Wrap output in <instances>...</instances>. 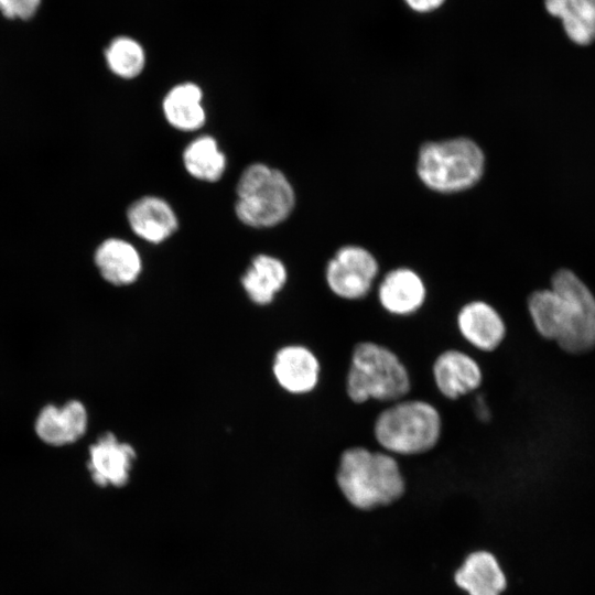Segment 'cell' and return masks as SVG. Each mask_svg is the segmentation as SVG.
Instances as JSON below:
<instances>
[{
  "label": "cell",
  "mask_w": 595,
  "mask_h": 595,
  "mask_svg": "<svg viewBox=\"0 0 595 595\" xmlns=\"http://www.w3.org/2000/svg\"><path fill=\"white\" fill-rule=\"evenodd\" d=\"M127 219L132 231L151 244L163 242L178 227L177 216L171 205L153 195L134 201L128 208Z\"/></svg>",
  "instance_id": "cell-14"
},
{
  "label": "cell",
  "mask_w": 595,
  "mask_h": 595,
  "mask_svg": "<svg viewBox=\"0 0 595 595\" xmlns=\"http://www.w3.org/2000/svg\"><path fill=\"white\" fill-rule=\"evenodd\" d=\"M411 389L410 370L397 351L370 339L353 346L345 376V393L350 402L388 404L408 397Z\"/></svg>",
  "instance_id": "cell-3"
},
{
  "label": "cell",
  "mask_w": 595,
  "mask_h": 595,
  "mask_svg": "<svg viewBox=\"0 0 595 595\" xmlns=\"http://www.w3.org/2000/svg\"><path fill=\"white\" fill-rule=\"evenodd\" d=\"M335 478L345 499L361 510L390 505L405 491L398 458L365 445H351L342 451Z\"/></svg>",
  "instance_id": "cell-2"
},
{
  "label": "cell",
  "mask_w": 595,
  "mask_h": 595,
  "mask_svg": "<svg viewBox=\"0 0 595 595\" xmlns=\"http://www.w3.org/2000/svg\"><path fill=\"white\" fill-rule=\"evenodd\" d=\"M104 56L111 73L123 79L139 76L145 65L142 45L127 35L113 37L104 50Z\"/></svg>",
  "instance_id": "cell-21"
},
{
  "label": "cell",
  "mask_w": 595,
  "mask_h": 595,
  "mask_svg": "<svg viewBox=\"0 0 595 595\" xmlns=\"http://www.w3.org/2000/svg\"><path fill=\"white\" fill-rule=\"evenodd\" d=\"M136 457L132 445L105 432L88 448L87 468L96 485L122 487L130 478Z\"/></svg>",
  "instance_id": "cell-10"
},
{
  "label": "cell",
  "mask_w": 595,
  "mask_h": 595,
  "mask_svg": "<svg viewBox=\"0 0 595 595\" xmlns=\"http://www.w3.org/2000/svg\"><path fill=\"white\" fill-rule=\"evenodd\" d=\"M272 370L283 390L292 394H306L318 386L322 367L311 348L291 344L277 351Z\"/></svg>",
  "instance_id": "cell-12"
},
{
  "label": "cell",
  "mask_w": 595,
  "mask_h": 595,
  "mask_svg": "<svg viewBox=\"0 0 595 595\" xmlns=\"http://www.w3.org/2000/svg\"><path fill=\"white\" fill-rule=\"evenodd\" d=\"M236 194L237 218L253 228L281 224L295 205V193L288 177L264 163H252L242 171Z\"/></svg>",
  "instance_id": "cell-5"
},
{
  "label": "cell",
  "mask_w": 595,
  "mask_h": 595,
  "mask_svg": "<svg viewBox=\"0 0 595 595\" xmlns=\"http://www.w3.org/2000/svg\"><path fill=\"white\" fill-rule=\"evenodd\" d=\"M166 121L181 131H195L206 121L203 91L194 83H181L172 87L162 101Z\"/></svg>",
  "instance_id": "cell-18"
},
{
  "label": "cell",
  "mask_w": 595,
  "mask_h": 595,
  "mask_svg": "<svg viewBox=\"0 0 595 595\" xmlns=\"http://www.w3.org/2000/svg\"><path fill=\"white\" fill-rule=\"evenodd\" d=\"M545 8L562 20L567 36L576 44L595 40V0H545Z\"/></svg>",
  "instance_id": "cell-19"
},
{
  "label": "cell",
  "mask_w": 595,
  "mask_h": 595,
  "mask_svg": "<svg viewBox=\"0 0 595 595\" xmlns=\"http://www.w3.org/2000/svg\"><path fill=\"white\" fill-rule=\"evenodd\" d=\"M485 156L468 138L431 141L419 151L416 173L432 191L451 194L473 187L482 177Z\"/></svg>",
  "instance_id": "cell-6"
},
{
  "label": "cell",
  "mask_w": 595,
  "mask_h": 595,
  "mask_svg": "<svg viewBox=\"0 0 595 595\" xmlns=\"http://www.w3.org/2000/svg\"><path fill=\"white\" fill-rule=\"evenodd\" d=\"M94 260L102 279L116 286L132 284L142 271L139 251L129 241L119 238L102 241L96 249Z\"/></svg>",
  "instance_id": "cell-15"
},
{
  "label": "cell",
  "mask_w": 595,
  "mask_h": 595,
  "mask_svg": "<svg viewBox=\"0 0 595 595\" xmlns=\"http://www.w3.org/2000/svg\"><path fill=\"white\" fill-rule=\"evenodd\" d=\"M183 164L194 178L216 182L226 170V156L212 136H199L185 148Z\"/></svg>",
  "instance_id": "cell-20"
},
{
  "label": "cell",
  "mask_w": 595,
  "mask_h": 595,
  "mask_svg": "<svg viewBox=\"0 0 595 595\" xmlns=\"http://www.w3.org/2000/svg\"><path fill=\"white\" fill-rule=\"evenodd\" d=\"M43 0H0V15L8 21L28 22L34 19Z\"/></svg>",
  "instance_id": "cell-22"
},
{
  "label": "cell",
  "mask_w": 595,
  "mask_h": 595,
  "mask_svg": "<svg viewBox=\"0 0 595 595\" xmlns=\"http://www.w3.org/2000/svg\"><path fill=\"white\" fill-rule=\"evenodd\" d=\"M527 310L536 332L563 351L581 355L595 348V296L573 271L558 270L550 289L530 293Z\"/></svg>",
  "instance_id": "cell-1"
},
{
  "label": "cell",
  "mask_w": 595,
  "mask_h": 595,
  "mask_svg": "<svg viewBox=\"0 0 595 595\" xmlns=\"http://www.w3.org/2000/svg\"><path fill=\"white\" fill-rule=\"evenodd\" d=\"M475 416L482 423H487L491 419V411L483 396H477L473 405Z\"/></svg>",
  "instance_id": "cell-24"
},
{
  "label": "cell",
  "mask_w": 595,
  "mask_h": 595,
  "mask_svg": "<svg viewBox=\"0 0 595 595\" xmlns=\"http://www.w3.org/2000/svg\"><path fill=\"white\" fill-rule=\"evenodd\" d=\"M443 429V416L433 402L405 397L378 412L371 432L380 450L398 457L432 452L442 439Z\"/></svg>",
  "instance_id": "cell-4"
},
{
  "label": "cell",
  "mask_w": 595,
  "mask_h": 595,
  "mask_svg": "<svg viewBox=\"0 0 595 595\" xmlns=\"http://www.w3.org/2000/svg\"><path fill=\"white\" fill-rule=\"evenodd\" d=\"M288 271L284 263L270 255H257L240 282L249 300L258 305L270 304L284 288Z\"/></svg>",
  "instance_id": "cell-16"
},
{
  "label": "cell",
  "mask_w": 595,
  "mask_h": 595,
  "mask_svg": "<svg viewBox=\"0 0 595 595\" xmlns=\"http://www.w3.org/2000/svg\"><path fill=\"white\" fill-rule=\"evenodd\" d=\"M454 578L468 595H501L507 586L498 561L486 551L469 554Z\"/></svg>",
  "instance_id": "cell-17"
},
{
  "label": "cell",
  "mask_w": 595,
  "mask_h": 595,
  "mask_svg": "<svg viewBox=\"0 0 595 595\" xmlns=\"http://www.w3.org/2000/svg\"><path fill=\"white\" fill-rule=\"evenodd\" d=\"M456 329L473 349L490 354L505 342L508 327L498 309L486 300L465 302L455 315Z\"/></svg>",
  "instance_id": "cell-9"
},
{
  "label": "cell",
  "mask_w": 595,
  "mask_h": 595,
  "mask_svg": "<svg viewBox=\"0 0 595 595\" xmlns=\"http://www.w3.org/2000/svg\"><path fill=\"white\" fill-rule=\"evenodd\" d=\"M431 376L436 391L448 401L478 392L485 379L480 363L456 347L445 348L434 357Z\"/></svg>",
  "instance_id": "cell-8"
},
{
  "label": "cell",
  "mask_w": 595,
  "mask_h": 595,
  "mask_svg": "<svg viewBox=\"0 0 595 595\" xmlns=\"http://www.w3.org/2000/svg\"><path fill=\"white\" fill-rule=\"evenodd\" d=\"M409 9L416 13H431L440 9L446 0H403Z\"/></svg>",
  "instance_id": "cell-23"
},
{
  "label": "cell",
  "mask_w": 595,
  "mask_h": 595,
  "mask_svg": "<svg viewBox=\"0 0 595 595\" xmlns=\"http://www.w3.org/2000/svg\"><path fill=\"white\" fill-rule=\"evenodd\" d=\"M428 289L422 277L413 269L398 267L388 271L377 286L380 307L394 317H410L422 310Z\"/></svg>",
  "instance_id": "cell-11"
},
{
  "label": "cell",
  "mask_w": 595,
  "mask_h": 595,
  "mask_svg": "<svg viewBox=\"0 0 595 595\" xmlns=\"http://www.w3.org/2000/svg\"><path fill=\"white\" fill-rule=\"evenodd\" d=\"M88 428V412L79 400H68L57 407L46 404L39 412L34 431L37 437L51 446L69 445L78 441Z\"/></svg>",
  "instance_id": "cell-13"
},
{
  "label": "cell",
  "mask_w": 595,
  "mask_h": 595,
  "mask_svg": "<svg viewBox=\"0 0 595 595\" xmlns=\"http://www.w3.org/2000/svg\"><path fill=\"white\" fill-rule=\"evenodd\" d=\"M378 273L379 263L368 249L346 245L328 260L325 268V281L335 296L356 302L369 295Z\"/></svg>",
  "instance_id": "cell-7"
}]
</instances>
